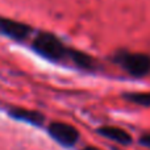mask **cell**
Wrapping results in <instances>:
<instances>
[{
	"label": "cell",
	"mask_w": 150,
	"mask_h": 150,
	"mask_svg": "<svg viewBox=\"0 0 150 150\" xmlns=\"http://www.w3.org/2000/svg\"><path fill=\"white\" fill-rule=\"evenodd\" d=\"M124 98L129 100L130 103L138 104V105L149 107L150 105V92H132L125 93Z\"/></svg>",
	"instance_id": "52a82bcc"
},
{
	"label": "cell",
	"mask_w": 150,
	"mask_h": 150,
	"mask_svg": "<svg viewBox=\"0 0 150 150\" xmlns=\"http://www.w3.org/2000/svg\"><path fill=\"white\" fill-rule=\"evenodd\" d=\"M115 62L134 78H142L150 73V57L144 53L120 52L115 55Z\"/></svg>",
	"instance_id": "7a4b0ae2"
},
{
	"label": "cell",
	"mask_w": 150,
	"mask_h": 150,
	"mask_svg": "<svg viewBox=\"0 0 150 150\" xmlns=\"http://www.w3.org/2000/svg\"><path fill=\"white\" fill-rule=\"evenodd\" d=\"M47 132L53 140H55L58 144L66 148L74 146L79 140V132L73 125L66 124V122H52L47 127Z\"/></svg>",
	"instance_id": "3957f363"
},
{
	"label": "cell",
	"mask_w": 150,
	"mask_h": 150,
	"mask_svg": "<svg viewBox=\"0 0 150 150\" xmlns=\"http://www.w3.org/2000/svg\"><path fill=\"white\" fill-rule=\"evenodd\" d=\"M140 142L144 146H148V148H150V133H146V134H144L142 137H141Z\"/></svg>",
	"instance_id": "ba28073f"
},
{
	"label": "cell",
	"mask_w": 150,
	"mask_h": 150,
	"mask_svg": "<svg viewBox=\"0 0 150 150\" xmlns=\"http://www.w3.org/2000/svg\"><path fill=\"white\" fill-rule=\"evenodd\" d=\"M83 150H100V149H98V148H93V146H87V148H84Z\"/></svg>",
	"instance_id": "9c48e42d"
},
{
	"label": "cell",
	"mask_w": 150,
	"mask_h": 150,
	"mask_svg": "<svg viewBox=\"0 0 150 150\" xmlns=\"http://www.w3.org/2000/svg\"><path fill=\"white\" fill-rule=\"evenodd\" d=\"M32 50L40 57L50 62H71L73 49H69L57 36L49 32H41L34 37L32 42Z\"/></svg>",
	"instance_id": "6da1fadb"
},
{
	"label": "cell",
	"mask_w": 150,
	"mask_h": 150,
	"mask_svg": "<svg viewBox=\"0 0 150 150\" xmlns=\"http://www.w3.org/2000/svg\"><path fill=\"white\" fill-rule=\"evenodd\" d=\"M8 115L11 117H13L15 120L28 122V124L34 125V127H41L45 121V116L42 113H40L38 111H32V109L20 108V107L11 108L8 111Z\"/></svg>",
	"instance_id": "5b68a950"
},
{
	"label": "cell",
	"mask_w": 150,
	"mask_h": 150,
	"mask_svg": "<svg viewBox=\"0 0 150 150\" xmlns=\"http://www.w3.org/2000/svg\"><path fill=\"white\" fill-rule=\"evenodd\" d=\"M33 29L29 25L11 18L0 17V36H4L7 38L16 42H23L29 38Z\"/></svg>",
	"instance_id": "277c9868"
},
{
	"label": "cell",
	"mask_w": 150,
	"mask_h": 150,
	"mask_svg": "<svg viewBox=\"0 0 150 150\" xmlns=\"http://www.w3.org/2000/svg\"><path fill=\"white\" fill-rule=\"evenodd\" d=\"M99 134L103 136L105 138L115 141V142H119L121 145H129L132 142V136L128 132H125L124 129L117 127H101L98 129Z\"/></svg>",
	"instance_id": "8992f818"
}]
</instances>
